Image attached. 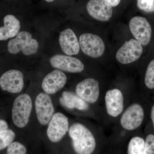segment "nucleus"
Wrapping results in <instances>:
<instances>
[{"instance_id":"f257e3e1","label":"nucleus","mask_w":154,"mask_h":154,"mask_svg":"<svg viewBox=\"0 0 154 154\" xmlns=\"http://www.w3.org/2000/svg\"><path fill=\"white\" fill-rule=\"evenodd\" d=\"M69 133L74 149L77 154H91L94 152L96 141L88 128L80 123H74L69 128Z\"/></svg>"},{"instance_id":"f03ea898","label":"nucleus","mask_w":154,"mask_h":154,"mask_svg":"<svg viewBox=\"0 0 154 154\" xmlns=\"http://www.w3.org/2000/svg\"><path fill=\"white\" fill-rule=\"evenodd\" d=\"M39 44L33 38L31 33L27 31H20L15 38L9 42L8 49L12 54L22 52L24 55H34L38 52Z\"/></svg>"},{"instance_id":"7ed1b4c3","label":"nucleus","mask_w":154,"mask_h":154,"mask_svg":"<svg viewBox=\"0 0 154 154\" xmlns=\"http://www.w3.org/2000/svg\"><path fill=\"white\" fill-rule=\"evenodd\" d=\"M32 109V102L28 94L19 95L14 100L12 107V119L14 125L19 128L28 124Z\"/></svg>"},{"instance_id":"20e7f679","label":"nucleus","mask_w":154,"mask_h":154,"mask_svg":"<svg viewBox=\"0 0 154 154\" xmlns=\"http://www.w3.org/2000/svg\"><path fill=\"white\" fill-rule=\"evenodd\" d=\"M144 116L142 106L138 103H134L130 105L122 115L120 125L125 130H135L142 124Z\"/></svg>"},{"instance_id":"39448f33","label":"nucleus","mask_w":154,"mask_h":154,"mask_svg":"<svg viewBox=\"0 0 154 154\" xmlns=\"http://www.w3.org/2000/svg\"><path fill=\"white\" fill-rule=\"evenodd\" d=\"M79 42L83 53L91 57H100L105 51L104 42L99 36L95 34L89 33L82 34Z\"/></svg>"},{"instance_id":"423d86ee","label":"nucleus","mask_w":154,"mask_h":154,"mask_svg":"<svg viewBox=\"0 0 154 154\" xmlns=\"http://www.w3.org/2000/svg\"><path fill=\"white\" fill-rule=\"evenodd\" d=\"M68 118L63 113H54L48 123L47 130L48 137L51 141H60L69 130Z\"/></svg>"},{"instance_id":"0eeeda50","label":"nucleus","mask_w":154,"mask_h":154,"mask_svg":"<svg viewBox=\"0 0 154 154\" xmlns=\"http://www.w3.org/2000/svg\"><path fill=\"white\" fill-rule=\"evenodd\" d=\"M143 52L142 45L136 39H131L126 41L118 50L116 59L123 64L132 63L137 60Z\"/></svg>"},{"instance_id":"6e6552de","label":"nucleus","mask_w":154,"mask_h":154,"mask_svg":"<svg viewBox=\"0 0 154 154\" xmlns=\"http://www.w3.org/2000/svg\"><path fill=\"white\" fill-rule=\"evenodd\" d=\"M35 106L38 122L43 125L48 124L55 111L50 96L45 93L38 94L35 99Z\"/></svg>"},{"instance_id":"1a4fd4ad","label":"nucleus","mask_w":154,"mask_h":154,"mask_svg":"<svg viewBox=\"0 0 154 154\" xmlns=\"http://www.w3.org/2000/svg\"><path fill=\"white\" fill-rule=\"evenodd\" d=\"M49 62L56 69L68 72L80 73L85 69L84 64L80 60L71 56L56 54L50 58Z\"/></svg>"},{"instance_id":"9d476101","label":"nucleus","mask_w":154,"mask_h":154,"mask_svg":"<svg viewBox=\"0 0 154 154\" xmlns=\"http://www.w3.org/2000/svg\"><path fill=\"white\" fill-rule=\"evenodd\" d=\"M129 28L136 39L142 45L149 44L151 38L152 28L146 18L141 17H133L130 21Z\"/></svg>"},{"instance_id":"9b49d317","label":"nucleus","mask_w":154,"mask_h":154,"mask_svg":"<svg viewBox=\"0 0 154 154\" xmlns=\"http://www.w3.org/2000/svg\"><path fill=\"white\" fill-rule=\"evenodd\" d=\"M76 94L87 103L94 104L100 96L99 82L92 78L85 79L77 85Z\"/></svg>"},{"instance_id":"f8f14e48","label":"nucleus","mask_w":154,"mask_h":154,"mask_svg":"<svg viewBox=\"0 0 154 154\" xmlns=\"http://www.w3.org/2000/svg\"><path fill=\"white\" fill-rule=\"evenodd\" d=\"M24 85V75L18 70L8 71L0 78V86L3 91L18 94L22 91Z\"/></svg>"},{"instance_id":"ddd939ff","label":"nucleus","mask_w":154,"mask_h":154,"mask_svg":"<svg viewBox=\"0 0 154 154\" xmlns=\"http://www.w3.org/2000/svg\"><path fill=\"white\" fill-rule=\"evenodd\" d=\"M105 107L107 114L116 117L121 114L124 109V96L118 89L109 90L105 97Z\"/></svg>"},{"instance_id":"4468645a","label":"nucleus","mask_w":154,"mask_h":154,"mask_svg":"<svg viewBox=\"0 0 154 154\" xmlns=\"http://www.w3.org/2000/svg\"><path fill=\"white\" fill-rule=\"evenodd\" d=\"M67 77L59 70L55 69L46 75L42 84V90L48 94H56L64 88L66 84Z\"/></svg>"},{"instance_id":"2eb2a0df","label":"nucleus","mask_w":154,"mask_h":154,"mask_svg":"<svg viewBox=\"0 0 154 154\" xmlns=\"http://www.w3.org/2000/svg\"><path fill=\"white\" fill-rule=\"evenodd\" d=\"M86 8L91 17L102 22L110 20L113 14L112 6L104 0H90L87 3Z\"/></svg>"},{"instance_id":"dca6fc26","label":"nucleus","mask_w":154,"mask_h":154,"mask_svg":"<svg viewBox=\"0 0 154 154\" xmlns=\"http://www.w3.org/2000/svg\"><path fill=\"white\" fill-rule=\"evenodd\" d=\"M59 42L62 50L67 55H77L79 52V42L74 32L69 28L60 32Z\"/></svg>"},{"instance_id":"f3484780","label":"nucleus","mask_w":154,"mask_h":154,"mask_svg":"<svg viewBox=\"0 0 154 154\" xmlns=\"http://www.w3.org/2000/svg\"><path fill=\"white\" fill-rule=\"evenodd\" d=\"M4 26L0 27V41L16 37L20 32V21L15 16L8 15L4 19Z\"/></svg>"},{"instance_id":"a211bd4d","label":"nucleus","mask_w":154,"mask_h":154,"mask_svg":"<svg viewBox=\"0 0 154 154\" xmlns=\"http://www.w3.org/2000/svg\"><path fill=\"white\" fill-rule=\"evenodd\" d=\"M61 105L70 109H75L80 110H86L89 109L87 102L79 97L77 94L70 91L63 92L62 97L60 99Z\"/></svg>"},{"instance_id":"6ab92c4d","label":"nucleus","mask_w":154,"mask_h":154,"mask_svg":"<svg viewBox=\"0 0 154 154\" xmlns=\"http://www.w3.org/2000/svg\"><path fill=\"white\" fill-rule=\"evenodd\" d=\"M145 140L139 136L133 137L128 146V154H144Z\"/></svg>"},{"instance_id":"aec40b11","label":"nucleus","mask_w":154,"mask_h":154,"mask_svg":"<svg viewBox=\"0 0 154 154\" xmlns=\"http://www.w3.org/2000/svg\"><path fill=\"white\" fill-rule=\"evenodd\" d=\"M15 133L12 130L6 129L0 131V150L5 148L15 139Z\"/></svg>"},{"instance_id":"412c9836","label":"nucleus","mask_w":154,"mask_h":154,"mask_svg":"<svg viewBox=\"0 0 154 154\" xmlns=\"http://www.w3.org/2000/svg\"><path fill=\"white\" fill-rule=\"evenodd\" d=\"M145 84L149 89H154V60L149 63L146 71Z\"/></svg>"},{"instance_id":"4be33fe9","label":"nucleus","mask_w":154,"mask_h":154,"mask_svg":"<svg viewBox=\"0 0 154 154\" xmlns=\"http://www.w3.org/2000/svg\"><path fill=\"white\" fill-rule=\"evenodd\" d=\"M26 152L25 146L18 142H14L8 147L6 154H26Z\"/></svg>"},{"instance_id":"5701e85b","label":"nucleus","mask_w":154,"mask_h":154,"mask_svg":"<svg viewBox=\"0 0 154 154\" xmlns=\"http://www.w3.org/2000/svg\"><path fill=\"white\" fill-rule=\"evenodd\" d=\"M137 5L145 12H154V0H137Z\"/></svg>"},{"instance_id":"b1692460","label":"nucleus","mask_w":154,"mask_h":154,"mask_svg":"<svg viewBox=\"0 0 154 154\" xmlns=\"http://www.w3.org/2000/svg\"><path fill=\"white\" fill-rule=\"evenodd\" d=\"M144 154H154V135L147 136L145 140Z\"/></svg>"},{"instance_id":"393cba45","label":"nucleus","mask_w":154,"mask_h":154,"mask_svg":"<svg viewBox=\"0 0 154 154\" xmlns=\"http://www.w3.org/2000/svg\"><path fill=\"white\" fill-rule=\"evenodd\" d=\"M112 7H116L119 5L121 0H104Z\"/></svg>"},{"instance_id":"a878e982","label":"nucleus","mask_w":154,"mask_h":154,"mask_svg":"<svg viewBox=\"0 0 154 154\" xmlns=\"http://www.w3.org/2000/svg\"><path fill=\"white\" fill-rule=\"evenodd\" d=\"M8 124L5 120L0 119V131L8 129Z\"/></svg>"},{"instance_id":"bb28decb","label":"nucleus","mask_w":154,"mask_h":154,"mask_svg":"<svg viewBox=\"0 0 154 154\" xmlns=\"http://www.w3.org/2000/svg\"><path fill=\"white\" fill-rule=\"evenodd\" d=\"M150 116L154 128V105H153L151 108V110Z\"/></svg>"},{"instance_id":"cd10ccee","label":"nucleus","mask_w":154,"mask_h":154,"mask_svg":"<svg viewBox=\"0 0 154 154\" xmlns=\"http://www.w3.org/2000/svg\"><path fill=\"white\" fill-rule=\"evenodd\" d=\"M45 1H46L47 2H52L54 1V0H45Z\"/></svg>"}]
</instances>
